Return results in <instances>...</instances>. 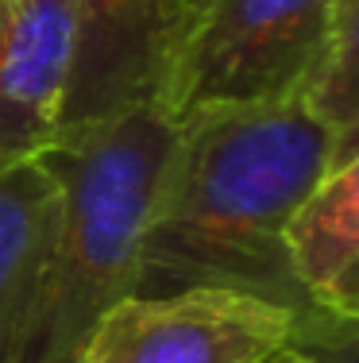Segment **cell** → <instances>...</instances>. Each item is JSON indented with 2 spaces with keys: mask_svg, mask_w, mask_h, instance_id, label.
Returning <instances> with one entry per match:
<instances>
[{
  "mask_svg": "<svg viewBox=\"0 0 359 363\" xmlns=\"http://www.w3.org/2000/svg\"><path fill=\"white\" fill-rule=\"evenodd\" d=\"M74 35V0H0V159H35L58 135Z\"/></svg>",
  "mask_w": 359,
  "mask_h": 363,
  "instance_id": "obj_6",
  "label": "cell"
},
{
  "mask_svg": "<svg viewBox=\"0 0 359 363\" xmlns=\"http://www.w3.org/2000/svg\"><path fill=\"white\" fill-rule=\"evenodd\" d=\"M278 363H313L305 352H286V356H278Z\"/></svg>",
  "mask_w": 359,
  "mask_h": 363,
  "instance_id": "obj_11",
  "label": "cell"
},
{
  "mask_svg": "<svg viewBox=\"0 0 359 363\" xmlns=\"http://www.w3.org/2000/svg\"><path fill=\"white\" fill-rule=\"evenodd\" d=\"M286 255L321 313L359 321V159L332 167L290 213Z\"/></svg>",
  "mask_w": 359,
  "mask_h": 363,
  "instance_id": "obj_7",
  "label": "cell"
},
{
  "mask_svg": "<svg viewBox=\"0 0 359 363\" xmlns=\"http://www.w3.org/2000/svg\"><path fill=\"white\" fill-rule=\"evenodd\" d=\"M359 159L302 101L205 105L170 124V143L147 201L132 298L182 290H239L275 301L297 321V344L359 328L321 313L297 286L286 220L317 182Z\"/></svg>",
  "mask_w": 359,
  "mask_h": 363,
  "instance_id": "obj_1",
  "label": "cell"
},
{
  "mask_svg": "<svg viewBox=\"0 0 359 363\" xmlns=\"http://www.w3.org/2000/svg\"><path fill=\"white\" fill-rule=\"evenodd\" d=\"M78 35L62 128L151 105L182 0H74Z\"/></svg>",
  "mask_w": 359,
  "mask_h": 363,
  "instance_id": "obj_5",
  "label": "cell"
},
{
  "mask_svg": "<svg viewBox=\"0 0 359 363\" xmlns=\"http://www.w3.org/2000/svg\"><path fill=\"white\" fill-rule=\"evenodd\" d=\"M297 321L239 290L124 298L93 328L81 363H275L294 352Z\"/></svg>",
  "mask_w": 359,
  "mask_h": 363,
  "instance_id": "obj_4",
  "label": "cell"
},
{
  "mask_svg": "<svg viewBox=\"0 0 359 363\" xmlns=\"http://www.w3.org/2000/svg\"><path fill=\"white\" fill-rule=\"evenodd\" d=\"M294 352H305L313 363H359V328H348V333H336L329 340L305 344Z\"/></svg>",
  "mask_w": 359,
  "mask_h": 363,
  "instance_id": "obj_10",
  "label": "cell"
},
{
  "mask_svg": "<svg viewBox=\"0 0 359 363\" xmlns=\"http://www.w3.org/2000/svg\"><path fill=\"white\" fill-rule=\"evenodd\" d=\"M58 220V182L42 159H0V363H16Z\"/></svg>",
  "mask_w": 359,
  "mask_h": 363,
  "instance_id": "obj_8",
  "label": "cell"
},
{
  "mask_svg": "<svg viewBox=\"0 0 359 363\" xmlns=\"http://www.w3.org/2000/svg\"><path fill=\"white\" fill-rule=\"evenodd\" d=\"M170 120L155 105L62 128L39 159L58 182V220L16 363H81L101 317L135 294L139 236Z\"/></svg>",
  "mask_w": 359,
  "mask_h": 363,
  "instance_id": "obj_2",
  "label": "cell"
},
{
  "mask_svg": "<svg viewBox=\"0 0 359 363\" xmlns=\"http://www.w3.org/2000/svg\"><path fill=\"white\" fill-rule=\"evenodd\" d=\"M359 0H336L332 8L329 31L324 43L313 58V66L305 70L302 85V101L309 105V112L329 124L348 147H359Z\"/></svg>",
  "mask_w": 359,
  "mask_h": 363,
  "instance_id": "obj_9",
  "label": "cell"
},
{
  "mask_svg": "<svg viewBox=\"0 0 359 363\" xmlns=\"http://www.w3.org/2000/svg\"><path fill=\"white\" fill-rule=\"evenodd\" d=\"M336 0H182L155 85L174 124L205 105L275 101L302 85Z\"/></svg>",
  "mask_w": 359,
  "mask_h": 363,
  "instance_id": "obj_3",
  "label": "cell"
}]
</instances>
